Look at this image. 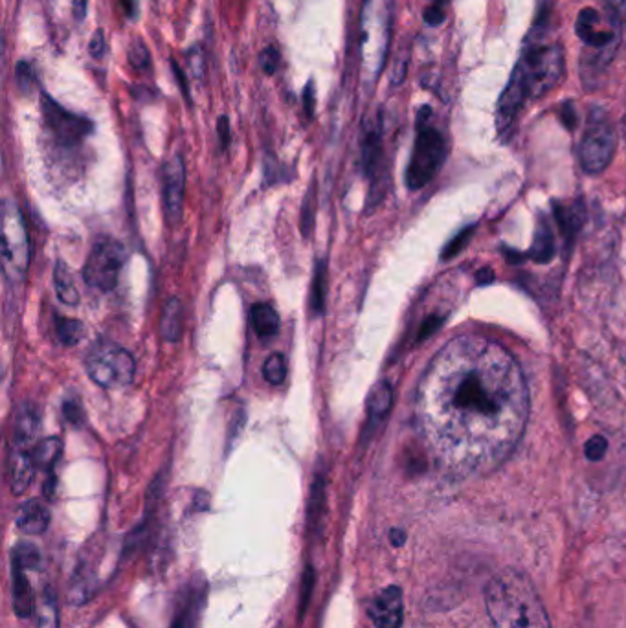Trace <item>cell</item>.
<instances>
[{
    "label": "cell",
    "instance_id": "cell-9",
    "mask_svg": "<svg viewBox=\"0 0 626 628\" xmlns=\"http://www.w3.org/2000/svg\"><path fill=\"white\" fill-rule=\"evenodd\" d=\"M619 21L608 13L597 12L595 8H584L579 12L575 32L586 48H590L593 56H603L606 61H610L614 56L615 46L619 43L621 30Z\"/></svg>",
    "mask_w": 626,
    "mask_h": 628
},
{
    "label": "cell",
    "instance_id": "cell-40",
    "mask_svg": "<svg viewBox=\"0 0 626 628\" xmlns=\"http://www.w3.org/2000/svg\"><path fill=\"white\" fill-rule=\"evenodd\" d=\"M314 190L311 193H307V199H305V204H303V217H302V230L303 236H307V230H311V226H313V215H314Z\"/></svg>",
    "mask_w": 626,
    "mask_h": 628
},
{
    "label": "cell",
    "instance_id": "cell-48",
    "mask_svg": "<svg viewBox=\"0 0 626 628\" xmlns=\"http://www.w3.org/2000/svg\"><path fill=\"white\" fill-rule=\"evenodd\" d=\"M492 280H494V274H492L491 269L480 270L478 281H480L481 285H487V283H491Z\"/></svg>",
    "mask_w": 626,
    "mask_h": 628
},
{
    "label": "cell",
    "instance_id": "cell-26",
    "mask_svg": "<svg viewBox=\"0 0 626 628\" xmlns=\"http://www.w3.org/2000/svg\"><path fill=\"white\" fill-rule=\"evenodd\" d=\"M531 256L533 259H537L538 263H546L553 256V234H551V228L544 219L540 221V226H538Z\"/></svg>",
    "mask_w": 626,
    "mask_h": 628
},
{
    "label": "cell",
    "instance_id": "cell-41",
    "mask_svg": "<svg viewBox=\"0 0 626 628\" xmlns=\"http://www.w3.org/2000/svg\"><path fill=\"white\" fill-rule=\"evenodd\" d=\"M560 118H562V124L566 125L568 129H575V125H577V111H575V107H573V103H564L562 105V111H560Z\"/></svg>",
    "mask_w": 626,
    "mask_h": 628
},
{
    "label": "cell",
    "instance_id": "cell-49",
    "mask_svg": "<svg viewBox=\"0 0 626 628\" xmlns=\"http://www.w3.org/2000/svg\"><path fill=\"white\" fill-rule=\"evenodd\" d=\"M392 540L395 546H401L404 542V533H401V531H392Z\"/></svg>",
    "mask_w": 626,
    "mask_h": 628
},
{
    "label": "cell",
    "instance_id": "cell-20",
    "mask_svg": "<svg viewBox=\"0 0 626 628\" xmlns=\"http://www.w3.org/2000/svg\"><path fill=\"white\" fill-rule=\"evenodd\" d=\"M393 392L388 382H379L368 397L369 423L375 425L384 419V415L392 408Z\"/></svg>",
    "mask_w": 626,
    "mask_h": 628
},
{
    "label": "cell",
    "instance_id": "cell-42",
    "mask_svg": "<svg viewBox=\"0 0 626 628\" xmlns=\"http://www.w3.org/2000/svg\"><path fill=\"white\" fill-rule=\"evenodd\" d=\"M316 90H314V81L311 79L307 85H305V90H303V103H305V113L309 114V116H313L314 114V100H316Z\"/></svg>",
    "mask_w": 626,
    "mask_h": 628
},
{
    "label": "cell",
    "instance_id": "cell-17",
    "mask_svg": "<svg viewBox=\"0 0 626 628\" xmlns=\"http://www.w3.org/2000/svg\"><path fill=\"white\" fill-rule=\"evenodd\" d=\"M381 138V122L369 120L364 129V138H362V166L368 177H373V173L379 168L382 153Z\"/></svg>",
    "mask_w": 626,
    "mask_h": 628
},
{
    "label": "cell",
    "instance_id": "cell-4",
    "mask_svg": "<svg viewBox=\"0 0 626 628\" xmlns=\"http://www.w3.org/2000/svg\"><path fill=\"white\" fill-rule=\"evenodd\" d=\"M513 72L524 83L529 100H538L564 78V52L559 45L527 46Z\"/></svg>",
    "mask_w": 626,
    "mask_h": 628
},
{
    "label": "cell",
    "instance_id": "cell-5",
    "mask_svg": "<svg viewBox=\"0 0 626 628\" xmlns=\"http://www.w3.org/2000/svg\"><path fill=\"white\" fill-rule=\"evenodd\" d=\"M87 371L101 388H123L135 379L136 364L127 349L112 342H98L90 349Z\"/></svg>",
    "mask_w": 626,
    "mask_h": 628
},
{
    "label": "cell",
    "instance_id": "cell-25",
    "mask_svg": "<svg viewBox=\"0 0 626 628\" xmlns=\"http://www.w3.org/2000/svg\"><path fill=\"white\" fill-rule=\"evenodd\" d=\"M325 292H327V267H325V261H320L314 270L311 302H309L314 316L325 311Z\"/></svg>",
    "mask_w": 626,
    "mask_h": 628
},
{
    "label": "cell",
    "instance_id": "cell-46",
    "mask_svg": "<svg viewBox=\"0 0 626 628\" xmlns=\"http://www.w3.org/2000/svg\"><path fill=\"white\" fill-rule=\"evenodd\" d=\"M87 6H89L87 0H74V17H76V21H79V23L85 19Z\"/></svg>",
    "mask_w": 626,
    "mask_h": 628
},
{
    "label": "cell",
    "instance_id": "cell-21",
    "mask_svg": "<svg viewBox=\"0 0 626 628\" xmlns=\"http://www.w3.org/2000/svg\"><path fill=\"white\" fill-rule=\"evenodd\" d=\"M13 606L21 617H26L32 612V590L28 579L24 577V568L19 564H15L13 570Z\"/></svg>",
    "mask_w": 626,
    "mask_h": 628
},
{
    "label": "cell",
    "instance_id": "cell-28",
    "mask_svg": "<svg viewBox=\"0 0 626 628\" xmlns=\"http://www.w3.org/2000/svg\"><path fill=\"white\" fill-rule=\"evenodd\" d=\"M263 377L265 381L272 384V386H280L287 377V362L285 357L280 353H274L270 355L269 359L265 360V366H263Z\"/></svg>",
    "mask_w": 626,
    "mask_h": 628
},
{
    "label": "cell",
    "instance_id": "cell-13",
    "mask_svg": "<svg viewBox=\"0 0 626 628\" xmlns=\"http://www.w3.org/2000/svg\"><path fill=\"white\" fill-rule=\"evenodd\" d=\"M527 100H529V94H527L526 87L513 72L507 87H505L504 94L500 98V103H498V111H496V127H498L500 135H507L513 129L520 109L524 107Z\"/></svg>",
    "mask_w": 626,
    "mask_h": 628
},
{
    "label": "cell",
    "instance_id": "cell-32",
    "mask_svg": "<svg viewBox=\"0 0 626 628\" xmlns=\"http://www.w3.org/2000/svg\"><path fill=\"white\" fill-rule=\"evenodd\" d=\"M188 63H190L193 78H204V72H206V57H204L201 46L197 45L191 48L190 52H188Z\"/></svg>",
    "mask_w": 626,
    "mask_h": 628
},
{
    "label": "cell",
    "instance_id": "cell-6",
    "mask_svg": "<svg viewBox=\"0 0 626 628\" xmlns=\"http://www.w3.org/2000/svg\"><path fill=\"white\" fill-rule=\"evenodd\" d=\"M30 265V241L23 217L12 199L4 202L2 212V267L13 281L23 280Z\"/></svg>",
    "mask_w": 626,
    "mask_h": 628
},
{
    "label": "cell",
    "instance_id": "cell-36",
    "mask_svg": "<svg viewBox=\"0 0 626 628\" xmlns=\"http://www.w3.org/2000/svg\"><path fill=\"white\" fill-rule=\"evenodd\" d=\"M17 83L23 90L32 89V83H34V70L26 63V61H19L17 63Z\"/></svg>",
    "mask_w": 626,
    "mask_h": 628
},
{
    "label": "cell",
    "instance_id": "cell-30",
    "mask_svg": "<svg viewBox=\"0 0 626 628\" xmlns=\"http://www.w3.org/2000/svg\"><path fill=\"white\" fill-rule=\"evenodd\" d=\"M129 63L135 70H147L151 67V56H149V50L142 41H136L129 48Z\"/></svg>",
    "mask_w": 626,
    "mask_h": 628
},
{
    "label": "cell",
    "instance_id": "cell-31",
    "mask_svg": "<svg viewBox=\"0 0 626 628\" xmlns=\"http://www.w3.org/2000/svg\"><path fill=\"white\" fill-rule=\"evenodd\" d=\"M259 67L267 74L274 76L276 70L280 67V52L274 46H267L261 54H259Z\"/></svg>",
    "mask_w": 626,
    "mask_h": 628
},
{
    "label": "cell",
    "instance_id": "cell-3",
    "mask_svg": "<svg viewBox=\"0 0 626 628\" xmlns=\"http://www.w3.org/2000/svg\"><path fill=\"white\" fill-rule=\"evenodd\" d=\"M432 111L425 105L417 114V136L410 164L406 169V184L410 190H419L437 175L447 158V140L445 136L430 124Z\"/></svg>",
    "mask_w": 626,
    "mask_h": 628
},
{
    "label": "cell",
    "instance_id": "cell-16",
    "mask_svg": "<svg viewBox=\"0 0 626 628\" xmlns=\"http://www.w3.org/2000/svg\"><path fill=\"white\" fill-rule=\"evenodd\" d=\"M10 472H12L13 493L23 494L24 491H28V487L34 483L35 472H37L32 450L15 447Z\"/></svg>",
    "mask_w": 626,
    "mask_h": 628
},
{
    "label": "cell",
    "instance_id": "cell-22",
    "mask_svg": "<svg viewBox=\"0 0 626 628\" xmlns=\"http://www.w3.org/2000/svg\"><path fill=\"white\" fill-rule=\"evenodd\" d=\"M54 283H56L57 296L61 302L65 305H78L79 292L76 289V283H74V278L63 261H57L56 270H54Z\"/></svg>",
    "mask_w": 626,
    "mask_h": 628
},
{
    "label": "cell",
    "instance_id": "cell-7",
    "mask_svg": "<svg viewBox=\"0 0 626 628\" xmlns=\"http://www.w3.org/2000/svg\"><path fill=\"white\" fill-rule=\"evenodd\" d=\"M615 151L614 125L603 109H593L582 135L579 158L586 173H601L612 162Z\"/></svg>",
    "mask_w": 626,
    "mask_h": 628
},
{
    "label": "cell",
    "instance_id": "cell-12",
    "mask_svg": "<svg viewBox=\"0 0 626 628\" xmlns=\"http://www.w3.org/2000/svg\"><path fill=\"white\" fill-rule=\"evenodd\" d=\"M368 614L377 628H401L403 625V592L399 586H388L371 599Z\"/></svg>",
    "mask_w": 626,
    "mask_h": 628
},
{
    "label": "cell",
    "instance_id": "cell-37",
    "mask_svg": "<svg viewBox=\"0 0 626 628\" xmlns=\"http://www.w3.org/2000/svg\"><path fill=\"white\" fill-rule=\"evenodd\" d=\"M604 8L621 24L626 23V0H601Z\"/></svg>",
    "mask_w": 626,
    "mask_h": 628
},
{
    "label": "cell",
    "instance_id": "cell-11",
    "mask_svg": "<svg viewBox=\"0 0 626 628\" xmlns=\"http://www.w3.org/2000/svg\"><path fill=\"white\" fill-rule=\"evenodd\" d=\"M184 182H186L184 160L179 155H175L162 168V201H164V214L169 225H177L182 217L184 186H186Z\"/></svg>",
    "mask_w": 626,
    "mask_h": 628
},
{
    "label": "cell",
    "instance_id": "cell-45",
    "mask_svg": "<svg viewBox=\"0 0 626 628\" xmlns=\"http://www.w3.org/2000/svg\"><path fill=\"white\" fill-rule=\"evenodd\" d=\"M123 10L129 19H136L140 12V0H122Z\"/></svg>",
    "mask_w": 626,
    "mask_h": 628
},
{
    "label": "cell",
    "instance_id": "cell-15",
    "mask_svg": "<svg viewBox=\"0 0 626 628\" xmlns=\"http://www.w3.org/2000/svg\"><path fill=\"white\" fill-rule=\"evenodd\" d=\"M15 522H17V528L21 529L23 533L41 535V533H45L48 524H50V511L43 502L30 500V502H24L17 509Z\"/></svg>",
    "mask_w": 626,
    "mask_h": 628
},
{
    "label": "cell",
    "instance_id": "cell-23",
    "mask_svg": "<svg viewBox=\"0 0 626 628\" xmlns=\"http://www.w3.org/2000/svg\"><path fill=\"white\" fill-rule=\"evenodd\" d=\"M37 625L39 628H59V610L52 588H45L37 603Z\"/></svg>",
    "mask_w": 626,
    "mask_h": 628
},
{
    "label": "cell",
    "instance_id": "cell-2",
    "mask_svg": "<svg viewBox=\"0 0 626 628\" xmlns=\"http://www.w3.org/2000/svg\"><path fill=\"white\" fill-rule=\"evenodd\" d=\"M494 628H551L546 606L526 573L504 570L485 592Z\"/></svg>",
    "mask_w": 626,
    "mask_h": 628
},
{
    "label": "cell",
    "instance_id": "cell-44",
    "mask_svg": "<svg viewBox=\"0 0 626 628\" xmlns=\"http://www.w3.org/2000/svg\"><path fill=\"white\" fill-rule=\"evenodd\" d=\"M443 320L441 318H436V316H432V318H428L425 322V326L421 329V335H419V340H423V338L430 337L434 331H436V327L441 324Z\"/></svg>",
    "mask_w": 626,
    "mask_h": 628
},
{
    "label": "cell",
    "instance_id": "cell-14",
    "mask_svg": "<svg viewBox=\"0 0 626 628\" xmlns=\"http://www.w3.org/2000/svg\"><path fill=\"white\" fill-rule=\"evenodd\" d=\"M41 428V417L39 410L34 404H23L17 414H15V423H13V439H15V447H23L30 449L34 445L35 438L39 434Z\"/></svg>",
    "mask_w": 626,
    "mask_h": 628
},
{
    "label": "cell",
    "instance_id": "cell-43",
    "mask_svg": "<svg viewBox=\"0 0 626 628\" xmlns=\"http://www.w3.org/2000/svg\"><path fill=\"white\" fill-rule=\"evenodd\" d=\"M219 136H221L223 147H228V144H230V122H228L226 116L219 118Z\"/></svg>",
    "mask_w": 626,
    "mask_h": 628
},
{
    "label": "cell",
    "instance_id": "cell-47",
    "mask_svg": "<svg viewBox=\"0 0 626 628\" xmlns=\"http://www.w3.org/2000/svg\"><path fill=\"white\" fill-rule=\"evenodd\" d=\"M171 67H173V72H175V78L179 79L180 89L184 92V96L190 100V96H188V85H186V78H184L182 70H180L179 65H175V63H171Z\"/></svg>",
    "mask_w": 626,
    "mask_h": 628
},
{
    "label": "cell",
    "instance_id": "cell-35",
    "mask_svg": "<svg viewBox=\"0 0 626 628\" xmlns=\"http://www.w3.org/2000/svg\"><path fill=\"white\" fill-rule=\"evenodd\" d=\"M423 17H425L426 24H430V26H439V24L445 23V19H447L445 6H443V4H439V2H432V4L426 8L425 13H423Z\"/></svg>",
    "mask_w": 626,
    "mask_h": 628
},
{
    "label": "cell",
    "instance_id": "cell-1",
    "mask_svg": "<svg viewBox=\"0 0 626 628\" xmlns=\"http://www.w3.org/2000/svg\"><path fill=\"white\" fill-rule=\"evenodd\" d=\"M419 414L448 467L463 474L491 471L524 434L526 379L500 344L465 335L441 349L426 371Z\"/></svg>",
    "mask_w": 626,
    "mask_h": 628
},
{
    "label": "cell",
    "instance_id": "cell-19",
    "mask_svg": "<svg viewBox=\"0 0 626 628\" xmlns=\"http://www.w3.org/2000/svg\"><path fill=\"white\" fill-rule=\"evenodd\" d=\"M252 327L258 333V337L272 338L280 331V316L270 307L269 303H256L252 307Z\"/></svg>",
    "mask_w": 626,
    "mask_h": 628
},
{
    "label": "cell",
    "instance_id": "cell-27",
    "mask_svg": "<svg viewBox=\"0 0 626 628\" xmlns=\"http://www.w3.org/2000/svg\"><path fill=\"white\" fill-rule=\"evenodd\" d=\"M57 337L65 346H76L85 337V326L72 318H57Z\"/></svg>",
    "mask_w": 626,
    "mask_h": 628
},
{
    "label": "cell",
    "instance_id": "cell-33",
    "mask_svg": "<svg viewBox=\"0 0 626 628\" xmlns=\"http://www.w3.org/2000/svg\"><path fill=\"white\" fill-rule=\"evenodd\" d=\"M606 450H608V441L603 436H593L586 443V458L592 461L603 460Z\"/></svg>",
    "mask_w": 626,
    "mask_h": 628
},
{
    "label": "cell",
    "instance_id": "cell-39",
    "mask_svg": "<svg viewBox=\"0 0 626 628\" xmlns=\"http://www.w3.org/2000/svg\"><path fill=\"white\" fill-rule=\"evenodd\" d=\"M474 232V228H467L465 232H461L454 241H450V245L445 248V252H443V258H454L456 254H458L461 248L465 247V243H467V239H469L470 234Z\"/></svg>",
    "mask_w": 626,
    "mask_h": 628
},
{
    "label": "cell",
    "instance_id": "cell-34",
    "mask_svg": "<svg viewBox=\"0 0 626 628\" xmlns=\"http://www.w3.org/2000/svg\"><path fill=\"white\" fill-rule=\"evenodd\" d=\"M63 414L67 417L68 423H72L74 427H81L85 423V412L78 401H67L63 404Z\"/></svg>",
    "mask_w": 626,
    "mask_h": 628
},
{
    "label": "cell",
    "instance_id": "cell-50",
    "mask_svg": "<svg viewBox=\"0 0 626 628\" xmlns=\"http://www.w3.org/2000/svg\"><path fill=\"white\" fill-rule=\"evenodd\" d=\"M436 2H439V4H443V6H447V2H450V0H436Z\"/></svg>",
    "mask_w": 626,
    "mask_h": 628
},
{
    "label": "cell",
    "instance_id": "cell-24",
    "mask_svg": "<svg viewBox=\"0 0 626 628\" xmlns=\"http://www.w3.org/2000/svg\"><path fill=\"white\" fill-rule=\"evenodd\" d=\"M32 454H34L37 469L52 471V467L56 465L57 458L61 454V441L57 438L43 439L32 449Z\"/></svg>",
    "mask_w": 626,
    "mask_h": 628
},
{
    "label": "cell",
    "instance_id": "cell-38",
    "mask_svg": "<svg viewBox=\"0 0 626 628\" xmlns=\"http://www.w3.org/2000/svg\"><path fill=\"white\" fill-rule=\"evenodd\" d=\"M90 56L94 59H101L107 52V43H105V34L103 30H96V34L92 35L89 43Z\"/></svg>",
    "mask_w": 626,
    "mask_h": 628
},
{
    "label": "cell",
    "instance_id": "cell-29",
    "mask_svg": "<svg viewBox=\"0 0 626 628\" xmlns=\"http://www.w3.org/2000/svg\"><path fill=\"white\" fill-rule=\"evenodd\" d=\"M41 561V555L39 551L35 550L34 546L30 544H21L17 550H15V559L13 562L19 564L24 570H32Z\"/></svg>",
    "mask_w": 626,
    "mask_h": 628
},
{
    "label": "cell",
    "instance_id": "cell-18",
    "mask_svg": "<svg viewBox=\"0 0 626 628\" xmlns=\"http://www.w3.org/2000/svg\"><path fill=\"white\" fill-rule=\"evenodd\" d=\"M160 333L162 338L175 344L182 337V302L179 298H169L164 309H162V320H160Z\"/></svg>",
    "mask_w": 626,
    "mask_h": 628
},
{
    "label": "cell",
    "instance_id": "cell-8",
    "mask_svg": "<svg viewBox=\"0 0 626 628\" xmlns=\"http://www.w3.org/2000/svg\"><path fill=\"white\" fill-rule=\"evenodd\" d=\"M127 259V252L120 241L101 239L92 250L83 269L87 285L98 291H112L118 283L120 272Z\"/></svg>",
    "mask_w": 626,
    "mask_h": 628
},
{
    "label": "cell",
    "instance_id": "cell-10",
    "mask_svg": "<svg viewBox=\"0 0 626 628\" xmlns=\"http://www.w3.org/2000/svg\"><path fill=\"white\" fill-rule=\"evenodd\" d=\"M41 113L46 129L54 135L61 146H78L92 133L94 124L89 118L70 113L63 105H59L50 94H41Z\"/></svg>",
    "mask_w": 626,
    "mask_h": 628
}]
</instances>
